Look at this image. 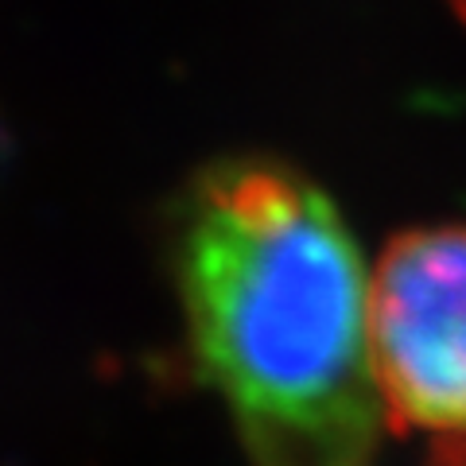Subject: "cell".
I'll list each match as a JSON object with an SVG mask.
<instances>
[{"label":"cell","instance_id":"6da1fadb","mask_svg":"<svg viewBox=\"0 0 466 466\" xmlns=\"http://www.w3.org/2000/svg\"><path fill=\"white\" fill-rule=\"evenodd\" d=\"M187 346L253 466H361L385 424L358 245L319 183L272 156L207 164L175 207Z\"/></svg>","mask_w":466,"mask_h":466},{"label":"cell","instance_id":"7a4b0ae2","mask_svg":"<svg viewBox=\"0 0 466 466\" xmlns=\"http://www.w3.org/2000/svg\"><path fill=\"white\" fill-rule=\"evenodd\" d=\"M366 342L392 431H466V226L389 238L366 291Z\"/></svg>","mask_w":466,"mask_h":466},{"label":"cell","instance_id":"277c9868","mask_svg":"<svg viewBox=\"0 0 466 466\" xmlns=\"http://www.w3.org/2000/svg\"><path fill=\"white\" fill-rule=\"evenodd\" d=\"M455 5H459V12H462V16H466V0H455Z\"/></svg>","mask_w":466,"mask_h":466},{"label":"cell","instance_id":"3957f363","mask_svg":"<svg viewBox=\"0 0 466 466\" xmlns=\"http://www.w3.org/2000/svg\"><path fill=\"white\" fill-rule=\"evenodd\" d=\"M428 466H466V431L462 435H443V440L431 447Z\"/></svg>","mask_w":466,"mask_h":466}]
</instances>
